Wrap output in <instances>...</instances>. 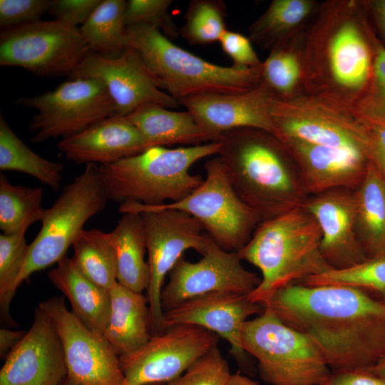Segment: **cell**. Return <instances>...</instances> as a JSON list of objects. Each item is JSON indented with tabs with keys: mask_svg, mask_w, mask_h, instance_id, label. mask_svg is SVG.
Returning a JSON list of instances; mask_svg holds the SVG:
<instances>
[{
	"mask_svg": "<svg viewBox=\"0 0 385 385\" xmlns=\"http://www.w3.org/2000/svg\"><path fill=\"white\" fill-rule=\"evenodd\" d=\"M265 307L309 337L332 371L368 368L385 357V303L361 289L293 283Z\"/></svg>",
	"mask_w": 385,
	"mask_h": 385,
	"instance_id": "obj_1",
	"label": "cell"
},
{
	"mask_svg": "<svg viewBox=\"0 0 385 385\" xmlns=\"http://www.w3.org/2000/svg\"><path fill=\"white\" fill-rule=\"evenodd\" d=\"M376 35L364 0H327L307 27L305 93L352 107L365 91Z\"/></svg>",
	"mask_w": 385,
	"mask_h": 385,
	"instance_id": "obj_2",
	"label": "cell"
},
{
	"mask_svg": "<svg viewBox=\"0 0 385 385\" xmlns=\"http://www.w3.org/2000/svg\"><path fill=\"white\" fill-rule=\"evenodd\" d=\"M217 141L230 183L261 222L302 206L308 198L293 158L274 135L238 128L222 133Z\"/></svg>",
	"mask_w": 385,
	"mask_h": 385,
	"instance_id": "obj_3",
	"label": "cell"
},
{
	"mask_svg": "<svg viewBox=\"0 0 385 385\" xmlns=\"http://www.w3.org/2000/svg\"><path fill=\"white\" fill-rule=\"evenodd\" d=\"M321 238L317 222L302 206L260 222L237 252L262 274L248 298L265 307L279 289L331 270L321 251Z\"/></svg>",
	"mask_w": 385,
	"mask_h": 385,
	"instance_id": "obj_4",
	"label": "cell"
},
{
	"mask_svg": "<svg viewBox=\"0 0 385 385\" xmlns=\"http://www.w3.org/2000/svg\"><path fill=\"white\" fill-rule=\"evenodd\" d=\"M220 145L215 141L176 148L154 146L115 163L99 165L108 200L148 206L180 200L204 180L191 174L190 167L202 158L218 155Z\"/></svg>",
	"mask_w": 385,
	"mask_h": 385,
	"instance_id": "obj_5",
	"label": "cell"
},
{
	"mask_svg": "<svg viewBox=\"0 0 385 385\" xmlns=\"http://www.w3.org/2000/svg\"><path fill=\"white\" fill-rule=\"evenodd\" d=\"M127 30L128 46L138 53L160 88L179 103L202 95L243 93L262 81L261 65L214 64L177 46L154 26L131 25Z\"/></svg>",
	"mask_w": 385,
	"mask_h": 385,
	"instance_id": "obj_6",
	"label": "cell"
},
{
	"mask_svg": "<svg viewBox=\"0 0 385 385\" xmlns=\"http://www.w3.org/2000/svg\"><path fill=\"white\" fill-rule=\"evenodd\" d=\"M241 343L243 351L257 360L261 378L270 385H321L332 372L312 339L268 307L245 322Z\"/></svg>",
	"mask_w": 385,
	"mask_h": 385,
	"instance_id": "obj_7",
	"label": "cell"
},
{
	"mask_svg": "<svg viewBox=\"0 0 385 385\" xmlns=\"http://www.w3.org/2000/svg\"><path fill=\"white\" fill-rule=\"evenodd\" d=\"M108 201L100 166L86 164L83 171L63 188L52 206L45 209L41 230L29 245L17 288L35 272L64 258L86 222L103 210Z\"/></svg>",
	"mask_w": 385,
	"mask_h": 385,
	"instance_id": "obj_8",
	"label": "cell"
},
{
	"mask_svg": "<svg viewBox=\"0 0 385 385\" xmlns=\"http://www.w3.org/2000/svg\"><path fill=\"white\" fill-rule=\"evenodd\" d=\"M119 211L140 215L146 239L150 283L147 299L152 336L166 331L161 293L165 277L188 250L203 255L210 237L192 215L181 210L145 205L135 202L120 205Z\"/></svg>",
	"mask_w": 385,
	"mask_h": 385,
	"instance_id": "obj_9",
	"label": "cell"
},
{
	"mask_svg": "<svg viewBox=\"0 0 385 385\" xmlns=\"http://www.w3.org/2000/svg\"><path fill=\"white\" fill-rule=\"evenodd\" d=\"M272 116L277 138L349 149L368 158L366 124L352 107L304 93L287 100L275 98Z\"/></svg>",
	"mask_w": 385,
	"mask_h": 385,
	"instance_id": "obj_10",
	"label": "cell"
},
{
	"mask_svg": "<svg viewBox=\"0 0 385 385\" xmlns=\"http://www.w3.org/2000/svg\"><path fill=\"white\" fill-rule=\"evenodd\" d=\"M16 103L38 111L29 123L34 134L30 141L34 143L67 138L117 115L106 86L96 78L68 79L52 91L20 98Z\"/></svg>",
	"mask_w": 385,
	"mask_h": 385,
	"instance_id": "obj_11",
	"label": "cell"
},
{
	"mask_svg": "<svg viewBox=\"0 0 385 385\" xmlns=\"http://www.w3.org/2000/svg\"><path fill=\"white\" fill-rule=\"evenodd\" d=\"M205 170V179L188 195L153 207L188 213L221 248L237 252L250 240L260 217L235 192L218 156L207 161Z\"/></svg>",
	"mask_w": 385,
	"mask_h": 385,
	"instance_id": "obj_12",
	"label": "cell"
},
{
	"mask_svg": "<svg viewBox=\"0 0 385 385\" xmlns=\"http://www.w3.org/2000/svg\"><path fill=\"white\" fill-rule=\"evenodd\" d=\"M90 51L79 28L55 19L0 34V65L21 67L42 78L69 76Z\"/></svg>",
	"mask_w": 385,
	"mask_h": 385,
	"instance_id": "obj_13",
	"label": "cell"
},
{
	"mask_svg": "<svg viewBox=\"0 0 385 385\" xmlns=\"http://www.w3.org/2000/svg\"><path fill=\"white\" fill-rule=\"evenodd\" d=\"M218 342V336L191 324L171 327L152 336L133 354L120 359L122 385L167 384L180 376Z\"/></svg>",
	"mask_w": 385,
	"mask_h": 385,
	"instance_id": "obj_14",
	"label": "cell"
},
{
	"mask_svg": "<svg viewBox=\"0 0 385 385\" xmlns=\"http://www.w3.org/2000/svg\"><path fill=\"white\" fill-rule=\"evenodd\" d=\"M236 252L225 250L210 237L202 257L192 262L183 256L169 273L161 293L167 312L181 303L207 294L230 292L249 294L261 277L245 269Z\"/></svg>",
	"mask_w": 385,
	"mask_h": 385,
	"instance_id": "obj_15",
	"label": "cell"
},
{
	"mask_svg": "<svg viewBox=\"0 0 385 385\" xmlns=\"http://www.w3.org/2000/svg\"><path fill=\"white\" fill-rule=\"evenodd\" d=\"M38 306L60 338L68 376L83 385H122L119 357L103 335L88 329L66 307L63 297L49 298Z\"/></svg>",
	"mask_w": 385,
	"mask_h": 385,
	"instance_id": "obj_16",
	"label": "cell"
},
{
	"mask_svg": "<svg viewBox=\"0 0 385 385\" xmlns=\"http://www.w3.org/2000/svg\"><path fill=\"white\" fill-rule=\"evenodd\" d=\"M73 78L101 81L115 105L118 116L125 117L147 103L168 108L180 105L160 88L138 53L130 46L113 58L90 51L68 76Z\"/></svg>",
	"mask_w": 385,
	"mask_h": 385,
	"instance_id": "obj_17",
	"label": "cell"
},
{
	"mask_svg": "<svg viewBox=\"0 0 385 385\" xmlns=\"http://www.w3.org/2000/svg\"><path fill=\"white\" fill-rule=\"evenodd\" d=\"M67 376L60 338L38 306L31 328L6 357L0 385H60Z\"/></svg>",
	"mask_w": 385,
	"mask_h": 385,
	"instance_id": "obj_18",
	"label": "cell"
},
{
	"mask_svg": "<svg viewBox=\"0 0 385 385\" xmlns=\"http://www.w3.org/2000/svg\"><path fill=\"white\" fill-rule=\"evenodd\" d=\"M265 308L251 301L247 294L230 292L207 294L187 300L164 312L165 329L180 324L198 326L225 339L230 352L245 364L241 337L243 327L251 317Z\"/></svg>",
	"mask_w": 385,
	"mask_h": 385,
	"instance_id": "obj_19",
	"label": "cell"
},
{
	"mask_svg": "<svg viewBox=\"0 0 385 385\" xmlns=\"http://www.w3.org/2000/svg\"><path fill=\"white\" fill-rule=\"evenodd\" d=\"M274 98L260 83L243 93L202 95L183 99L180 104L194 115L215 142L222 133L238 128L259 129L274 135L272 116Z\"/></svg>",
	"mask_w": 385,
	"mask_h": 385,
	"instance_id": "obj_20",
	"label": "cell"
},
{
	"mask_svg": "<svg viewBox=\"0 0 385 385\" xmlns=\"http://www.w3.org/2000/svg\"><path fill=\"white\" fill-rule=\"evenodd\" d=\"M302 207L319 227L321 251L332 269L349 268L367 259L356 232L354 190L337 188L312 195Z\"/></svg>",
	"mask_w": 385,
	"mask_h": 385,
	"instance_id": "obj_21",
	"label": "cell"
},
{
	"mask_svg": "<svg viewBox=\"0 0 385 385\" xmlns=\"http://www.w3.org/2000/svg\"><path fill=\"white\" fill-rule=\"evenodd\" d=\"M277 139L293 158L309 197L337 188L355 190L366 172L369 161L357 151L292 138Z\"/></svg>",
	"mask_w": 385,
	"mask_h": 385,
	"instance_id": "obj_22",
	"label": "cell"
},
{
	"mask_svg": "<svg viewBox=\"0 0 385 385\" xmlns=\"http://www.w3.org/2000/svg\"><path fill=\"white\" fill-rule=\"evenodd\" d=\"M69 160L76 164L115 163L139 154L148 146L138 130L125 118L103 119L56 145Z\"/></svg>",
	"mask_w": 385,
	"mask_h": 385,
	"instance_id": "obj_23",
	"label": "cell"
},
{
	"mask_svg": "<svg viewBox=\"0 0 385 385\" xmlns=\"http://www.w3.org/2000/svg\"><path fill=\"white\" fill-rule=\"evenodd\" d=\"M111 310L103 337L119 359L142 349L152 337L147 297L116 282L110 289Z\"/></svg>",
	"mask_w": 385,
	"mask_h": 385,
	"instance_id": "obj_24",
	"label": "cell"
},
{
	"mask_svg": "<svg viewBox=\"0 0 385 385\" xmlns=\"http://www.w3.org/2000/svg\"><path fill=\"white\" fill-rule=\"evenodd\" d=\"M125 118L140 133L148 148L213 142L211 135L187 110L175 111L159 104L147 103Z\"/></svg>",
	"mask_w": 385,
	"mask_h": 385,
	"instance_id": "obj_25",
	"label": "cell"
},
{
	"mask_svg": "<svg viewBox=\"0 0 385 385\" xmlns=\"http://www.w3.org/2000/svg\"><path fill=\"white\" fill-rule=\"evenodd\" d=\"M48 277L69 301L72 312L91 330L103 335L111 310L110 289L84 276L66 256L48 271Z\"/></svg>",
	"mask_w": 385,
	"mask_h": 385,
	"instance_id": "obj_26",
	"label": "cell"
},
{
	"mask_svg": "<svg viewBox=\"0 0 385 385\" xmlns=\"http://www.w3.org/2000/svg\"><path fill=\"white\" fill-rule=\"evenodd\" d=\"M110 235L115 252L117 282L135 292L147 291L150 269L145 260L146 239L140 215L123 212Z\"/></svg>",
	"mask_w": 385,
	"mask_h": 385,
	"instance_id": "obj_27",
	"label": "cell"
},
{
	"mask_svg": "<svg viewBox=\"0 0 385 385\" xmlns=\"http://www.w3.org/2000/svg\"><path fill=\"white\" fill-rule=\"evenodd\" d=\"M356 227L367 258L385 255V180L369 162L354 190Z\"/></svg>",
	"mask_w": 385,
	"mask_h": 385,
	"instance_id": "obj_28",
	"label": "cell"
},
{
	"mask_svg": "<svg viewBox=\"0 0 385 385\" xmlns=\"http://www.w3.org/2000/svg\"><path fill=\"white\" fill-rule=\"evenodd\" d=\"M320 2L315 0H273L249 28L251 41L264 50L307 29Z\"/></svg>",
	"mask_w": 385,
	"mask_h": 385,
	"instance_id": "obj_29",
	"label": "cell"
},
{
	"mask_svg": "<svg viewBox=\"0 0 385 385\" xmlns=\"http://www.w3.org/2000/svg\"><path fill=\"white\" fill-rule=\"evenodd\" d=\"M305 30L269 51L261 64L262 81L277 99L287 100L305 93L304 41Z\"/></svg>",
	"mask_w": 385,
	"mask_h": 385,
	"instance_id": "obj_30",
	"label": "cell"
},
{
	"mask_svg": "<svg viewBox=\"0 0 385 385\" xmlns=\"http://www.w3.org/2000/svg\"><path fill=\"white\" fill-rule=\"evenodd\" d=\"M126 5L125 0H101L79 27L91 52L113 58L122 54L128 47Z\"/></svg>",
	"mask_w": 385,
	"mask_h": 385,
	"instance_id": "obj_31",
	"label": "cell"
},
{
	"mask_svg": "<svg viewBox=\"0 0 385 385\" xmlns=\"http://www.w3.org/2000/svg\"><path fill=\"white\" fill-rule=\"evenodd\" d=\"M72 247L75 265L88 279L107 289L118 282L115 252L110 232L83 229Z\"/></svg>",
	"mask_w": 385,
	"mask_h": 385,
	"instance_id": "obj_32",
	"label": "cell"
},
{
	"mask_svg": "<svg viewBox=\"0 0 385 385\" xmlns=\"http://www.w3.org/2000/svg\"><path fill=\"white\" fill-rule=\"evenodd\" d=\"M63 163L52 161L31 150L0 115V169L29 175L58 190L62 182Z\"/></svg>",
	"mask_w": 385,
	"mask_h": 385,
	"instance_id": "obj_33",
	"label": "cell"
},
{
	"mask_svg": "<svg viewBox=\"0 0 385 385\" xmlns=\"http://www.w3.org/2000/svg\"><path fill=\"white\" fill-rule=\"evenodd\" d=\"M43 190L11 183L0 175V229L4 234L26 232L36 221H41Z\"/></svg>",
	"mask_w": 385,
	"mask_h": 385,
	"instance_id": "obj_34",
	"label": "cell"
},
{
	"mask_svg": "<svg viewBox=\"0 0 385 385\" xmlns=\"http://www.w3.org/2000/svg\"><path fill=\"white\" fill-rule=\"evenodd\" d=\"M302 284L309 286L337 284L354 287L385 303V255L367 258L349 268L331 269L304 279Z\"/></svg>",
	"mask_w": 385,
	"mask_h": 385,
	"instance_id": "obj_35",
	"label": "cell"
},
{
	"mask_svg": "<svg viewBox=\"0 0 385 385\" xmlns=\"http://www.w3.org/2000/svg\"><path fill=\"white\" fill-rule=\"evenodd\" d=\"M226 6L220 0H193L185 15L179 35L190 44L204 45L220 41L227 30Z\"/></svg>",
	"mask_w": 385,
	"mask_h": 385,
	"instance_id": "obj_36",
	"label": "cell"
},
{
	"mask_svg": "<svg viewBox=\"0 0 385 385\" xmlns=\"http://www.w3.org/2000/svg\"><path fill=\"white\" fill-rule=\"evenodd\" d=\"M25 234L0 235V309L1 318L9 324L14 323L9 314L10 304L29 249Z\"/></svg>",
	"mask_w": 385,
	"mask_h": 385,
	"instance_id": "obj_37",
	"label": "cell"
},
{
	"mask_svg": "<svg viewBox=\"0 0 385 385\" xmlns=\"http://www.w3.org/2000/svg\"><path fill=\"white\" fill-rule=\"evenodd\" d=\"M374 50L370 81L353 108L362 121L385 127V46L377 34L374 40Z\"/></svg>",
	"mask_w": 385,
	"mask_h": 385,
	"instance_id": "obj_38",
	"label": "cell"
},
{
	"mask_svg": "<svg viewBox=\"0 0 385 385\" xmlns=\"http://www.w3.org/2000/svg\"><path fill=\"white\" fill-rule=\"evenodd\" d=\"M171 0H129L125 11L127 26L145 24L158 29L168 38L179 35L169 12Z\"/></svg>",
	"mask_w": 385,
	"mask_h": 385,
	"instance_id": "obj_39",
	"label": "cell"
},
{
	"mask_svg": "<svg viewBox=\"0 0 385 385\" xmlns=\"http://www.w3.org/2000/svg\"><path fill=\"white\" fill-rule=\"evenodd\" d=\"M230 374L228 363L216 346L165 385H225Z\"/></svg>",
	"mask_w": 385,
	"mask_h": 385,
	"instance_id": "obj_40",
	"label": "cell"
},
{
	"mask_svg": "<svg viewBox=\"0 0 385 385\" xmlns=\"http://www.w3.org/2000/svg\"><path fill=\"white\" fill-rule=\"evenodd\" d=\"M50 0H0V26L9 29L41 20Z\"/></svg>",
	"mask_w": 385,
	"mask_h": 385,
	"instance_id": "obj_41",
	"label": "cell"
},
{
	"mask_svg": "<svg viewBox=\"0 0 385 385\" xmlns=\"http://www.w3.org/2000/svg\"><path fill=\"white\" fill-rule=\"evenodd\" d=\"M219 42L223 51L232 60L233 66L253 68L262 64L249 37L227 29Z\"/></svg>",
	"mask_w": 385,
	"mask_h": 385,
	"instance_id": "obj_42",
	"label": "cell"
},
{
	"mask_svg": "<svg viewBox=\"0 0 385 385\" xmlns=\"http://www.w3.org/2000/svg\"><path fill=\"white\" fill-rule=\"evenodd\" d=\"M101 0H51L48 12L55 20L73 27L83 25Z\"/></svg>",
	"mask_w": 385,
	"mask_h": 385,
	"instance_id": "obj_43",
	"label": "cell"
},
{
	"mask_svg": "<svg viewBox=\"0 0 385 385\" xmlns=\"http://www.w3.org/2000/svg\"><path fill=\"white\" fill-rule=\"evenodd\" d=\"M366 124L368 160L385 180V127Z\"/></svg>",
	"mask_w": 385,
	"mask_h": 385,
	"instance_id": "obj_44",
	"label": "cell"
},
{
	"mask_svg": "<svg viewBox=\"0 0 385 385\" xmlns=\"http://www.w3.org/2000/svg\"><path fill=\"white\" fill-rule=\"evenodd\" d=\"M321 385H385V380L364 368L332 371Z\"/></svg>",
	"mask_w": 385,
	"mask_h": 385,
	"instance_id": "obj_45",
	"label": "cell"
},
{
	"mask_svg": "<svg viewBox=\"0 0 385 385\" xmlns=\"http://www.w3.org/2000/svg\"><path fill=\"white\" fill-rule=\"evenodd\" d=\"M369 19L385 46V0H364Z\"/></svg>",
	"mask_w": 385,
	"mask_h": 385,
	"instance_id": "obj_46",
	"label": "cell"
},
{
	"mask_svg": "<svg viewBox=\"0 0 385 385\" xmlns=\"http://www.w3.org/2000/svg\"><path fill=\"white\" fill-rule=\"evenodd\" d=\"M26 332L12 331L6 329H0V355L6 357L11 350L21 341Z\"/></svg>",
	"mask_w": 385,
	"mask_h": 385,
	"instance_id": "obj_47",
	"label": "cell"
},
{
	"mask_svg": "<svg viewBox=\"0 0 385 385\" xmlns=\"http://www.w3.org/2000/svg\"><path fill=\"white\" fill-rule=\"evenodd\" d=\"M225 385H260L257 381L240 372L231 374Z\"/></svg>",
	"mask_w": 385,
	"mask_h": 385,
	"instance_id": "obj_48",
	"label": "cell"
},
{
	"mask_svg": "<svg viewBox=\"0 0 385 385\" xmlns=\"http://www.w3.org/2000/svg\"><path fill=\"white\" fill-rule=\"evenodd\" d=\"M366 369H368L373 374L385 380V357Z\"/></svg>",
	"mask_w": 385,
	"mask_h": 385,
	"instance_id": "obj_49",
	"label": "cell"
},
{
	"mask_svg": "<svg viewBox=\"0 0 385 385\" xmlns=\"http://www.w3.org/2000/svg\"><path fill=\"white\" fill-rule=\"evenodd\" d=\"M60 385H83V384L74 381L73 379H72L71 378L67 376L64 379V380L60 384Z\"/></svg>",
	"mask_w": 385,
	"mask_h": 385,
	"instance_id": "obj_50",
	"label": "cell"
},
{
	"mask_svg": "<svg viewBox=\"0 0 385 385\" xmlns=\"http://www.w3.org/2000/svg\"><path fill=\"white\" fill-rule=\"evenodd\" d=\"M143 385H165V384H159V383H155V384H147Z\"/></svg>",
	"mask_w": 385,
	"mask_h": 385,
	"instance_id": "obj_51",
	"label": "cell"
}]
</instances>
